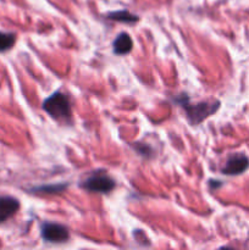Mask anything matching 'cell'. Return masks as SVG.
Returning a JSON list of instances; mask_svg holds the SVG:
<instances>
[{
    "instance_id": "obj_3",
    "label": "cell",
    "mask_w": 249,
    "mask_h": 250,
    "mask_svg": "<svg viewBox=\"0 0 249 250\" xmlns=\"http://www.w3.org/2000/svg\"><path fill=\"white\" fill-rule=\"evenodd\" d=\"M81 187L88 192L110 193L115 188V181L104 172H95L81 183Z\"/></svg>"
},
{
    "instance_id": "obj_8",
    "label": "cell",
    "mask_w": 249,
    "mask_h": 250,
    "mask_svg": "<svg viewBox=\"0 0 249 250\" xmlns=\"http://www.w3.org/2000/svg\"><path fill=\"white\" fill-rule=\"evenodd\" d=\"M106 17L110 20H114V21L124 22V23H134V22L138 21V17H137L136 15L128 12L127 10L109 12V14L106 15Z\"/></svg>"
},
{
    "instance_id": "obj_1",
    "label": "cell",
    "mask_w": 249,
    "mask_h": 250,
    "mask_svg": "<svg viewBox=\"0 0 249 250\" xmlns=\"http://www.w3.org/2000/svg\"><path fill=\"white\" fill-rule=\"evenodd\" d=\"M43 109L53 119L60 121H68L71 119V105L67 95L61 92H55L53 95L46 98L43 103Z\"/></svg>"
},
{
    "instance_id": "obj_10",
    "label": "cell",
    "mask_w": 249,
    "mask_h": 250,
    "mask_svg": "<svg viewBox=\"0 0 249 250\" xmlns=\"http://www.w3.org/2000/svg\"><path fill=\"white\" fill-rule=\"evenodd\" d=\"M67 187L66 185H51V186H42V187L33 188L34 192L38 193H60Z\"/></svg>"
},
{
    "instance_id": "obj_4",
    "label": "cell",
    "mask_w": 249,
    "mask_h": 250,
    "mask_svg": "<svg viewBox=\"0 0 249 250\" xmlns=\"http://www.w3.org/2000/svg\"><path fill=\"white\" fill-rule=\"evenodd\" d=\"M42 238L49 243H63L68 239L70 233L65 226L60 224L44 222L41 229Z\"/></svg>"
},
{
    "instance_id": "obj_9",
    "label": "cell",
    "mask_w": 249,
    "mask_h": 250,
    "mask_svg": "<svg viewBox=\"0 0 249 250\" xmlns=\"http://www.w3.org/2000/svg\"><path fill=\"white\" fill-rule=\"evenodd\" d=\"M15 42H16V36L14 33L0 32V53L11 49L14 46Z\"/></svg>"
},
{
    "instance_id": "obj_6",
    "label": "cell",
    "mask_w": 249,
    "mask_h": 250,
    "mask_svg": "<svg viewBox=\"0 0 249 250\" xmlns=\"http://www.w3.org/2000/svg\"><path fill=\"white\" fill-rule=\"evenodd\" d=\"M20 202L10 195H0V224L6 221L19 210Z\"/></svg>"
},
{
    "instance_id": "obj_5",
    "label": "cell",
    "mask_w": 249,
    "mask_h": 250,
    "mask_svg": "<svg viewBox=\"0 0 249 250\" xmlns=\"http://www.w3.org/2000/svg\"><path fill=\"white\" fill-rule=\"evenodd\" d=\"M249 167V159L244 154H233L228 158L226 165L222 168V173L229 176H236L243 173Z\"/></svg>"
},
{
    "instance_id": "obj_7",
    "label": "cell",
    "mask_w": 249,
    "mask_h": 250,
    "mask_svg": "<svg viewBox=\"0 0 249 250\" xmlns=\"http://www.w3.org/2000/svg\"><path fill=\"white\" fill-rule=\"evenodd\" d=\"M133 48V42L127 33H120L114 41V51L117 55L128 54Z\"/></svg>"
},
{
    "instance_id": "obj_2",
    "label": "cell",
    "mask_w": 249,
    "mask_h": 250,
    "mask_svg": "<svg viewBox=\"0 0 249 250\" xmlns=\"http://www.w3.org/2000/svg\"><path fill=\"white\" fill-rule=\"evenodd\" d=\"M181 105L185 107L186 115L192 125L200 124L220 109V102L217 100H210V102H203L198 103V104H188L182 99Z\"/></svg>"
}]
</instances>
